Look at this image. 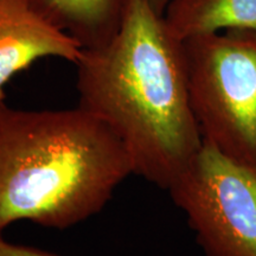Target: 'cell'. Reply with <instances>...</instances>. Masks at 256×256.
I'll list each match as a JSON object with an SVG mask.
<instances>
[{
  "instance_id": "obj_1",
  "label": "cell",
  "mask_w": 256,
  "mask_h": 256,
  "mask_svg": "<svg viewBox=\"0 0 256 256\" xmlns=\"http://www.w3.org/2000/svg\"><path fill=\"white\" fill-rule=\"evenodd\" d=\"M76 66L78 107L119 138L134 174L168 190L203 146L183 40L146 0H128L119 32Z\"/></svg>"
},
{
  "instance_id": "obj_2",
  "label": "cell",
  "mask_w": 256,
  "mask_h": 256,
  "mask_svg": "<svg viewBox=\"0 0 256 256\" xmlns=\"http://www.w3.org/2000/svg\"><path fill=\"white\" fill-rule=\"evenodd\" d=\"M132 174L119 138L78 106L0 104V235L19 220L57 230L84 222Z\"/></svg>"
},
{
  "instance_id": "obj_3",
  "label": "cell",
  "mask_w": 256,
  "mask_h": 256,
  "mask_svg": "<svg viewBox=\"0 0 256 256\" xmlns=\"http://www.w3.org/2000/svg\"><path fill=\"white\" fill-rule=\"evenodd\" d=\"M192 110L203 142L256 165V32L183 40Z\"/></svg>"
},
{
  "instance_id": "obj_4",
  "label": "cell",
  "mask_w": 256,
  "mask_h": 256,
  "mask_svg": "<svg viewBox=\"0 0 256 256\" xmlns=\"http://www.w3.org/2000/svg\"><path fill=\"white\" fill-rule=\"evenodd\" d=\"M206 256H256V165L203 146L168 190Z\"/></svg>"
},
{
  "instance_id": "obj_5",
  "label": "cell",
  "mask_w": 256,
  "mask_h": 256,
  "mask_svg": "<svg viewBox=\"0 0 256 256\" xmlns=\"http://www.w3.org/2000/svg\"><path fill=\"white\" fill-rule=\"evenodd\" d=\"M82 46L34 8L31 0H0V104L18 72L46 57L76 64Z\"/></svg>"
},
{
  "instance_id": "obj_6",
  "label": "cell",
  "mask_w": 256,
  "mask_h": 256,
  "mask_svg": "<svg viewBox=\"0 0 256 256\" xmlns=\"http://www.w3.org/2000/svg\"><path fill=\"white\" fill-rule=\"evenodd\" d=\"M128 0H31L51 24L83 50L108 44L122 25Z\"/></svg>"
},
{
  "instance_id": "obj_7",
  "label": "cell",
  "mask_w": 256,
  "mask_h": 256,
  "mask_svg": "<svg viewBox=\"0 0 256 256\" xmlns=\"http://www.w3.org/2000/svg\"><path fill=\"white\" fill-rule=\"evenodd\" d=\"M164 18L180 40L229 30L256 32V0H172Z\"/></svg>"
},
{
  "instance_id": "obj_8",
  "label": "cell",
  "mask_w": 256,
  "mask_h": 256,
  "mask_svg": "<svg viewBox=\"0 0 256 256\" xmlns=\"http://www.w3.org/2000/svg\"><path fill=\"white\" fill-rule=\"evenodd\" d=\"M0 256H60L43 249L30 247V246L16 244L6 241L0 235Z\"/></svg>"
},
{
  "instance_id": "obj_9",
  "label": "cell",
  "mask_w": 256,
  "mask_h": 256,
  "mask_svg": "<svg viewBox=\"0 0 256 256\" xmlns=\"http://www.w3.org/2000/svg\"><path fill=\"white\" fill-rule=\"evenodd\" d=\"M146 2L147 4L154 10L156 14L164 16L166 8H168V6L171 4L172 0H146Z\"/></svg>"
}]
</instances>
